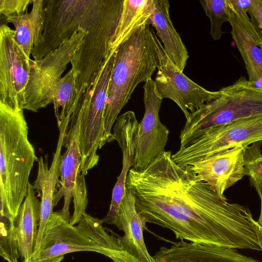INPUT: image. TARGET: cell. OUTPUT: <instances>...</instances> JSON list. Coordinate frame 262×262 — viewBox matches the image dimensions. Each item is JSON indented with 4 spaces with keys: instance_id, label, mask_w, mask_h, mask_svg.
I'll use <instances>...</instances> for the list:
<instances>
[{
    "instance_id": "1",
    "label": "cell",
    "mask_w": 262,
    "mask_h": 262,
    "mask_svg": "<svg viewBox=\"0 0 262 262\" xmlns=\"http://www.w3.org/2000/svg\"><path fill=\"white\" fill-rule=\"evenodd\" d=\"M165 151L129 171L126 188L143 222L166 228L177 239L235 249L262 251L258 222L248 208L229 203Z\"/></svg>"
},
{
    "instance_id": "2",
    "label": "cell",
    "mask_w": 262,
    "mask_h": 262,
    "mask_svg": "<svg viewBox=\"0 0 262 262\" xmlns=\"http://www.w3.org/2000/svg\"><path fill=\"white\" fill-rule=\"evenodd\" d=\"M24 110L0 102L1 217L15 221L38 158L28 139Z\"/></svg>"
},
{
    "instance_id": "3",
    "label": "cell",
    "mask_w": 262,
    "mask_h": 262,
    "mask_svg": "<svg viewBox=\"0 0 262 262\" xmlns=\"http://www.w3.org/2000/svg\"><path fill=\"white\" fill-rule=\"evenodd\" d=\"M155 33L149 25H144L121 43L114 53L103 118L105 144L114 141L113 126L135 89L139 83L151 79L159 67Z\"/></svg>"
},
{
    "instance_id": "4",
    "label": "cell",
    "mask_w": 262,
    "mask_h": 262,
    "mask_svg": "<svg viewBox=\"0 0 262 262\" xmlns=\"http://www.w3.org/2000/svg\"><path fill=\"white\" fill-rule=\"evenodd\" d=\"M123 0H99L88 25V33L71 63L76 81L74 107H79L103 67L113 55L111 46L118 26Z\"/></svg>"
},
{
    "instance_id": "5",
    "label": "cell",
    "mask_w": 262,
    "mask_h": 262,
    "mask_svg": "<svg viewBox=\"0 0 262 262\" xmlns=\"http://www.w3.org/2000/svg\"><path fill=\"white\" fill-rule=\"evenodd\" d=\"M216 98L191 113L180 135V147H185L210 129L239 120L262 115V89L245 76L223 87Z\"/></svg>"
},
{
    "instance_id": "6",
    "label": "cell",
    "mask_w": 262,
    "mask_h": 262,
    "mask_svg": "<svg viewBox=\"0 0 262 262\" xmlns=\"http://www.w3.org/2000/svg\"><path fill=\"white\" fill-rule=\"evenodd\" d=\"M102 220L86 213L76 226L54 212L46 227L41 242L31 259H45L79 252L92 251L109 257L121 250L120 236L109 233Z\"/></svg>"
},
{
    "instance_id": "7",
    "label": "cell",
    "mask_w": 262,
    "mask_h": 262,
    "mask_svg": "<svg viewBox=\"0 0 262 262\" xmlns=\"http://www.w3.org/2000/svg\"><path fill=\"white\" fill-rule=\"evenodd\" d=\"M97 7L91 2L85 4L78 30L57 49L39 60H30L29 79L24 93L23 110L33 112L52 103L57 84L71 62L83 39L88 33L90 21Z\"/></svg>"
},
{
    "instance_id": "8",
    "label": "cell",
    "mask_w": 262,
    "mask_h": 262,
    "mask_svg": "<svg viewBox=\"0 0 262 262\" xmlns=\"http://www.w3.org/2000/svg\"><path fill=\"white\" fill-rule=\"evenodd\" d=\"M82 104L79 110L73 111L64 138L65 150L61 156L58 189L54 197L55 206L63 197L60 212L63 219L72 225L78 224L86 213L88 204L79 141Z\"/></svg>"
},
{
    "instance_id": "9",
    "label": "cell",
    "mask_w": 262,
    "mask_h": 262,
    "mask_svg": "<svg viewBox=\"0 0 262 262\" xmlns=\"http://www.w3.org/2000/svg\"><path fill=\"white\" fill-rule=\"evenodd\" d=\"M262 141V115L239 120L212 128L190 144L172 155L185 167L221 151L247 147Z\"/></svg>"
},
{
    "instance_id": "10",
    "label": "cell",
    "mask_w": 262,
    "mask_h": 262,
    "mask_svg": "<svg viewBox=\"0 0 262 262\" xmlns=\"http://www.w3.org/2000/svg\"><path fill=\"white\" fill-rule=\"evenodd\" d=\"M114 57L113 54L95 80L91 93L85 95L83 101L79 141L84 175L97 165L99 160L97 151L105 144L103 118Z\"/></svg>"
},
{
    "instance_id": "11",
    "label": "cell",
    "mask_w": 262,
    "mask_h": 262,
    "mask_svg": "<svg viewBox=\"0 0 262 262\" xmlns=\"http://www.w3.org/2000/svg\"><path fill=\"white\" fill-rule=\"evenodd\" d=\"M160 65L154 80L158 95L175 102L187 119L205 103L216 98L220 91H211L198 85L181 72L169 59L156 34Z\"/></svg>"
},
{
    "instance_id": "12",
    "label": "cell",
    "mask_w": 262,
    "mask_h": 262,
    "mask_svg": "<svg viewBox=\"0 0 262 262\" xmlns=\"http://www.w3.org/2000/svg\"><path fill=\"white\" fill-rule=\"evenodd\" d=\"M31 60V59H30ZM30 60L14 39V30L0 28V102L23 109L25 90L29 79Z\"/></svg>"
},
{
    "instance_id": "13",
    "label": "cell",
    "mask_w": 262,
    "mask_h": 262,
    "mask_svg": "<svg viewBox=\"0 0 262 262\" xmlns=\"http://www.w3.org/2000/svg\"><path fill=\"white\" fill-rule=\"evenodd\" d=\"M252 0H227L231 34L245 63L248 81L262 89V38L248 13Z\"/></svg>"
},
{
    "instance_id": "14",
    "label": "cell",
    "mask_w": 262,
    "mask_h": 262,
    "mask_svg": "<svg viewBox=\"0 0 262 262\" xmlns=\"http://www.w3.org/2000/svg\"><path fill=\"white\" fill-rule=\"evenodd\" d=\"M145 112L139 123L137 145L133 167L142 168L163 153L169 131L160 121L159 111L163 99L157 94L154 80L146 82L143 86Z\"/></svg>"
},
{
    "instance_id": "15",
    "label": "cell",
    "mask_w": 262,
    "mask_h": 262,
    "mask_svg": "<svg viewBox=\"0 0 262 262\" xmlns=\"http://www.w3.org/2000/svg\"><path fill=\"white\" fill-rule=\"evenodd\" d=\"M245 147L220 151L189 165L202 181L220 196L245 176Z\"/></svg>"
},
{
    "instance_id": "16",
    "label": "cell",
    "mask_w": 262,
    "mask_h": 262,
    "mask_svg": "<svg viewBox=\"0 0 262 262\" xmlns=\"http://www.w3.org/2000/svg\"><path fill=\"white\" fill-rule=\"evenodd\" d=\"M71 116V114H69L62 122L57 124L59 134L50 166H48L47 157L44 159L42 157H40L37 161L38 172L33 185L38 194L37 196L40 198V216L34 251L38 248L47 224L54 212V197L60 178L61 151Z\"/></svg>"
},
{
    "instance_id": "17",
    "label": "cell",
    "mask_w": 262,
    "mask_h": 262,
    "mask_svg": "<svg viewBox=\"0 0 262 262\" xmlns=\"http://www.w3.org/2000/svg\"><path fill=\"white\" fill-rule=\"evenodd\" d=\"M139 123L135 113L129 111L118 116L113 127V140H116L122 151V167L113 188L108 211L103 223L113 224L119 212L126 191V181L133 167L137 145Z\"/></svg>"
},
{
    "instance_id": "18",
    "label": "cell",
    "mask_w": 262,
    "mask_h": 262,
    "mask_svg": "<svg viewBox=\"0 0 262 262\" xmlns=\"http://www.w3.org/2000/svg\"><path fill=\"white\" fill-rule=\"evenodd\" d=\"M152 257L155 262H260L235 249L184 241L161 247Z\"/></svg>"
},
{
    "instance_id": "19",
    "label": "cell",
    "mask_w": 262,
    "mask_h": 262,
    "mask_svg": "<svg viewBox=\"0 0 262 262\" xmlns=\"http://www.w3.org/2000/svg\"><path fill=\"white\" fill-rule=\"evenodd\" d=\"M114 225L124 232L123 236L120 237L121 250L142 262H155L144 243L145 226L136 209L134 194L128 189L126 188Z\"/></svg>"
},
{
    "instance_id": "20",
    "label": "cell",
    "mask_w": 262,
    "mask_h": 262,
    "mask_svg": "<svg viewBox=\"0 0 262 262\" xmlns=\"http://www.w3.org/2000/svg\"><path fill=\"white\" fill-rule=\"evenodd\" d=\"M33 184L29 183L27 195L15 220V235L20 257L31 259L34 252L40 216V201Z\"/></svg>"
},
{
    "instance_id": "21",
    "label": "cell",
    "mask_w": 262,
    "mask_h": 262,
    "mask_svg": "<svg viewBox=\"0 0 262 262\" xmlns=\"http://www.w3.org/2000/svg\"><path fill=\"white\" fill-rule=\"evenodd\" d=\"M154 9L149 19L163 43L164 51L171 62L182 72L189 57L188 51L179 34L174 28L169 15L167 0H154Z\"/></svg>"
},
{
    "instance_id": "22",
    "label": "cell",
    "mask_w": 262,
    "mask_h": 262,
    "mask_svg": "<svg viewBox=\"0 0 262 262\" xmlns=\"http://www.w3.org/2000/svg\"><path fill=\"white\" fill-rule=\"evenodd\" d=\"M32 5L30 12L5 18L13 24L15 40L29 60L34 47L41 39L44 25V1L33 0Z\"/></svg>"
},
{
    "instance_id": "23",
    "label": "cell",
    "mask_w": 262,
    "mask_h": 262,
    "mask_svg": "<svg viewBox=\"0 0 262 262\" xmlns=\"http://www.w3.org/2000/svg\"><path fill=\"white\" fill-rule=\"evenodd\" d=\"M154 9V0H123L120 21L111 46L112 54L138 29L149 25Z\"/></svg>"
},
{
    "instance_id": "24",
    "label": "cell",
    "mask_w": 262,
    "mask_h": 262,
    "mask_svg": "<svg viewBox=\"0 0 262 262\" xmlns=\"http://www.w3.org/2000/svg\"><path fill=\"white\" fill-rule=\"evenodd\" d=\"M75 98L76 81L71 69L61 78L53 93L52 103L57 124L73 113Z\"/></svg>"
},
{
    "instance_id": "25",
    "label": "cell",
    "mask_w": 262,
    "mask_h": 262,
    "mask_svg": "<svg viewBox=\"0 0 262 262\" xmlns=\"http://www.w3.org/2000/svg\"><path fill=\"white\" fill-rule=\"evenodd\" d=\"M262 141L253 143L244 148V172L255 188L260 200V211L257 222L262 225Z\"/></svg>"
},
{
    "instance_id": "26",
    "label": "cell",
    "mask_w": 262,
    "mask_h": 262,
    "mask_svg": "<svg viewBox=\"0 0 262 262\" xmlns=\"http://www.w3.org/2000/svg\"><path fill=\"white\" fill-rule=\"evenodd\" d=\"M200 3L210 20V34L214 40H220L225 33L222 25L229 20L227 0H202Z\"/></svg>"
},
{
    "instance_id": "27",
    "label": "cell",
    "mask_w": 262,
    "mask_h": 262,
    "mask_svg": "<svg viewBox=\"0 0 262 262\" xmlns=\"http://www.w3.org/2000/svg\"><path fill=\"white\" fill-rule=\"evenodd\" d=\"M0 254L7 262H18L20 257L15 235V221L1 217Z\"/></svg>"
},
{
    "instance_id": "28",
    "label": "cell",
    "mask_w": 262,
    "mask_h": 262,
    "mask_svg": "<svg viewBox=\"0 0 262 262\" xmlns=\"http://www.w3.org/2000/svg\"><path fill=\"white\" fill-rule=\"evenodd\" d=\"M33 0H0V14L5 18L21 16L27 12L29 4Z\"/></svg>"
},
{
    "instance_id": "29",
    "label": "cell",
    "mask_w": 262,
    "mask_h": 262,
    "mask_svg": "<svg viewBox=\"0 0 262 262\" xmlns=\"http://www.w3.org/2000/svg\"><path fill=\"white\" fill-rule=\"evenodd\" d=\"M247 12L254 27L262 38V0H252Z\"/></svg>"
},
{
    "instance_id": "30",
    "label": "cell",
    "mask_w": 262,
    "mask_h": 262,
    "mask_svg": "<svg viewBox=\"0 0 262 262\" xmlns=\"http://www.w3.org/2000/svg\"><path fill=\"white\" fill-rule=\"evenodd\" d=\"M114 262H142L122 250H116L112 253L109 256Z\"/></svg>"
},
{
    "instance_id": "31",
    "label": "cell",
    "mask_w": 262,
    "mask_h": 262,
    "mask_svg": "<svg viewBox=\"0 0 262 262\" xmlns=\"http://www.w3.org/2000/svg\"><path fill=\"white\" fill-rule=\"evenodd\" d=\"M64 256L45 259H30L28 260H24L22 262H61Z\"/></svg>"
},
{
    "instance_id": "32",
    "label": "cell",
    "mask_w": 262,
    "mask_h": 262,
    "mask_svg": "<svg viewBox=\"0 0 262 262\" xmlns=\"http://www.w3.org/2000/svg\"><path fill=\"white\" fill-rule=\"evenodd\" d=\"M258 228L259 231L260 235V242L261 244V249H262V225L259 224L258 223Z\"/></svg>"
}]
</instances>
